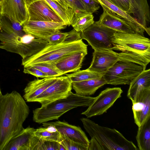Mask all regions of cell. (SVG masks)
I'll list each match as a JSON object with an SVG mask.
<instances>
[{
  "label": "cell",
  "mask_w": 150,
  "mask_h": 150,
  "mask_svg": "<svg viewBox=\"0 0 150 150\" xmlns=\"http://www.w3.org/2000/svg\"><path fill=\"white\" fill-rule=\"evenodd\" d=\"M29 108L21 94L15 91L0 98V150L24 128L23 125Z\"/></svg>",
  "instance_id": "cell-1"
},
{
  "label": "cell",
  "mask_w": 150,
  "mask_h": 150,
  "mask_svg": "<svg viewBox=\"0 0 150 150\" xmlns=\"http://www.w3.org/2000/svg\"><path fill=\"white\" fill-rule=\"evenodd\" d=\"M112 50L121 51L118 53L120 60L132 62L146 69L150 62V40L136 33L116 32L112 39Z\"/></svg>",
  "instance_id": "cell-2"
},
{
  "label": "cell",
  "mask_w": 150,
  "mask_h": 150,
  "mask_svg": "<svg viewBox=\"0 0 150 150\" xmlns=\"http://www.w3.org/2000/svg\"><path fill=\"white\" fill-rule=\"evenodd\" d=\"M94 98L71 91L67 97L49 103L33 111V120L39 124L58 120L63 114L78 107H88Z\"/></svg>",
  "instance_id": "cell-3"
},
{
  "label": "cell",
  "mask_w": 150,
  "mask_h": 150,
  "mask_svg": "<svg viewBox=\"0 0 150 150\" xmlns=\"http://www.w3.org/2000/svg\"><path fill=\"white\" fill-rule=\"evenodd\" d=\"M81 120L86 132L95 139L102 150H137L134 143L115 129L100 126L88 118Z\"/></svg>",
  "instance_id": "cell-4"
},
{
  "label": "cell",
  "mask_w": 150,
  "mask_h": 150,
  "mask_svg": "<svg viewBox=\"0 0 150 150\" xmlns=\"http://www.w3.org/2000/svg\"><path fill=\"white\" fill-rule=\"evenodd\" d=\"M0 48L17 54L24 59L38 53L48 44L45 39L25 34L20 35L14 32L0 31Z\"/></svg>",
  "instance_id": "cell-5"
},
{
  "label": "cell",
  "mask_w": 150,
  "mask_h": 150,
  "mask_svg": "<svg viewBox=\"0 0 150 150\" xmlns=\"http://www.w3.org/2000/svg\"><path fill=\"white\" fill-rule=\"evenodd\" d=\"M87 46L81 39L68 43H48L37 53L22 59L21 65L25 67L40 62L56 61L73 53L87 50Z\"/></svg>",
  "instance_id": "cell-6"
},
{
  "label": "cell",
  "mask_w": 150,
  "mask_h": 150,
  "mask_svg": "<svg viewBox=\"0 0 150 150\" xmlns=\"http://www.w3.org/2000/svg\"><path fill=\"white\" fill-rule=\"evenodd\" d=\"M144 70L141 65L132 62L120 60L103 74L106 84L129 85Z\"/></svg>",
  "instance_id": "cell-7"
},
{
  "label": "cell",
  "mask_w": 150,
  "mask_h": 150,
  "mask_svg": "<svg viewBox=\"0 0 150 150\" xmlns=\"http://www.w3.org/2000/svg\"><path fill=\"white\" fill-rule=\"evenodd\" d=\"M117 31L96 22L82 32L81 39L86 40L94 50L112 49V39Z\"/></svg>",
  "instance_id": "cell-8"
},
{
  "label": "cell",
  "mask_w": 150,
  "mask_h": 150,
  "mask_svg": "<svg viewBox=\"0 0 150 150\" xmlns=\"http://www.w3.org/2000/svg\"><path fill=\"white\" fill-rule=\"evenodd\" d=\"M122 92L121 88H107L94 97L87 109L81 114L88 118L103 114L121 96Z\"/></svg>",
  "instance_id": "cell-9"
},
{
  "label": "cell",
  "mask_w": 150,
  "mask_h": 150,
  "mask_svg": "<svg viewBox=\"0 0 150 150\" xmlns=\"http://www.w3.org/2000/svg\"><path fill=\"white\" fill-rule=\"evenodd\" d=\"M72 89V82L69 78L67 76H59L54 83L36 97L33 102H39L41 106H44L67 97Z\"/></svg>",
  "instance_id": "cell-10"
},
{
  "label": "cell",
  "mask_w": 150,
  "mask_h": 150,
  "mask_svg": "<svg viewBox=\"0 0 150 150\" xmlns=\"http://www.w3.org/2000/svg\"><path fill=\"white\" fill-rule=\"evenodd\" d=\"M67 25L64 22H58L28 20L23 25L26 34L37 38L47 40L51 35L60 31Z\"/></svg>",
  "instance_id": "cell-11"
},
{
  "label": "cell",
  "mask_w": 150,
  "mask_h": 150,
  "mask_svg": "<svg viewBox=\"0 0 150 150\" xmlns=\"http://www.w3.org/2000/svg\"><path fill=\"white\" fill-rule=\"evenodd\" d=\"M132 102L134 122L139 127L150 117V87L139 90Z\"/></svg>",
  "instance_id": "cell-12"
},
{
  "label": "cell",
  "mask_w": 150,
  "mask_h": 150,
  "mask_svg": "<svg viewBox=\"0 0 150 150\" xmlns=\"http://www.w3.org/2000/svg\"><path fill=\"white\" fill-rule=\"evenodd\" d=\"M118 53L112 49L94 50L92 61L88 68L90 71L103 75L120 60Z\"/></svg>",
  "instance_id": "cell-13"
},
{
  "label": "cell",
  "mask_w": 150,
  "mask_h": 150,
  "mask_svg": "<svg viewBox=\"0 0 150 150\" xmlns=\"http://www.w3.org/2000/svg\"><path fill=\"white\" fill-rule=\"evenodd\" d=\"M44 127L52 126L60 135L77 143L88 149L89 140L85 133L79 127L70 125L65 122L57 121L42 123Z\"/></svg>",
  "instance_id": "cell-14"
},
{
  "label": "cell",
  "mask_w": 150,
  "mask_h": 150,
  "mask_svg": "<svg viewBox=\"0 0 150 150\" xmlns=\"http://www.w3.org/2000/svg\"><path fill=\"white\" fill-rule=\"evenodd\" d=\"M1 13L22 25L28 19L27 8L23 0H1Z\"/></svg>",
  "instance_id": "cell-15"
},
{
  "label": "cell",
  "mask_w": 150,
  "mask_h": 150,
  "mask_svg": "<svg viewBox=\"0 0 150 150\" xmlns=\"http://www.w3.org/2000/svg\"><path fill=\"white\" fill-rule=\"evenodd\" d=\"M28 20L63 22L45 0L35 1L27 7Z\"/></svg>",
  "instance_id": "cell-16"
},
{
  "label": "cell",
  "mask_w": 150,
  "mask_h": 150,
  "mask_svg": "<svg viewBox=\"0 0 150 150\" xmlns=\"http://www.w3.org/2000/svg\"><path fill=\"white\" fill-rule=\"evenodd\" d=\"M102 7L103 12L98 21H96L98 25L113 29L117 32L133 33L134 32L129 23L125 19L118 16L108 9Z\"/></svg>",
  "instance_id": "cell-17"
},
{
  "label": "cell",
  "mask_w": 150,
  "mask_h": 150,
  "mask_svg": "<svg viewBox=\"0 0 150 150\" xmlns=\"http://www.w3.org/2000/svg\"><path fill=\"white\" fill-rule=\"evenodd\" d=\"M87 53V50L73 53L54 61L55 65L63 74L76 72L81 68L82 63Z\"/></svg>",
  "instance_id": "cell-18"
},
{
  "label": "cell",
  "mask_w": 150,
  "mask_h": 150,
  "mask_svg": "<svg viewBox=\"0 0 150 150\" xmlns=\"http://www.w3.org/2000/svg\"><path fill=\"white\" fill-rule=\"evenodd\" d=\"M129 8L127 13L134 17L150 35V29L147 24L150 22V9L147 0H129Z\"/></svg>",
  "instance_id": "cell-19"
},
{
  "label": "cell",
  "mask_w": 150,
  "mask_h": 150,
  "mask_svg": "<svg viewBox=\"0 0 150 150\" xmlns=\"http://www.w3.org/2000/svg\"><path fill=\"white\" fill-rule=\"evenodd\" d=\"M58 77L35 79L30 81L24 90L23 97L27 102H33L34 99L54 83Z\"/></svg>",
  "instance_id": "cell-20"
},
{
  "label": "cell",
  "mask_w": 150,
  "mask_h": 150,
  "mask_svg": "<svg viewBox=\"0 0 150 150\" xmlns=\"http://www.w3.org/2000/svg\"><path fill=\"white\" fill-rule=\"evenodd\" d=\"M35 129L29 126L23 128L9 142L3 150H29Z\"/></svg>",
  "instance_id": "cell-21"
},
{
  "label": "cell",
  "mask_w": 150,
  "mask_h": 150,
  "mask_svg": "<svg viewBox=\"0 0 150 150\" xmlns=\"http://www.w3.org/2000/svg\"><path fill=\"white\" fill-rule=\"evenodd\" d=\"M106 84L103 76L98 78L72 83V88L75 93L85 96L94 94L98 89Z\"/></svg>",
  "instance_id": "cell-22"
},
{
  "label": "cell",
  "mask_w": 150,
  "mask_h": 150,
  "mask_svg": "<svg viewBox=\"0 0 150 150\" xmlns=\"http://www.w3.org/2000/svg\"><path fill=\"white\" fill-rule=\"evenodd\" d=\"M99 4L110 10L118 16L125 19L135 32L144 36L145 28L131 15L115 5L108 0H97Z\"/></svg>",
  "instance_id": "cell-23"
},
{
  "label": "cell",
  "mask_w": 150,
  "mask_h": 150,
  "mask_svg": "<svg viewBox=\"0 0 150 150\" xmlns=\"http://www.w3.org/2000/svg\"><path fill=\"white\" fill-rule=\"evenodd\" d=\"M129 85L127 96L132 101L139 90L143 87H150V69L144 70Z\"/></svg>",
  "instance_id": "cell-24"
},
{
  "label": "cell",
  "mask_w": 150,
  "mask_h": 150,
  "mask_svg": "<svg viewBox=\"0 0 150 150\" xmlns=\"http://www.w3.org/2000/svg\"><path fill=\"white\" fill-rule=\"evenodd\" d=\"M92 13L88 12L74 13L71 25L73 29L81 33L94 22Z\"/></svg>",
  "instance_id": "cell-25"
},
{
  "label": "cell",
  "mask_w": 150,
  "mask_h": 150,
  "mask_svg": "<svg viewBox=\"0 0 150 150\" xmlns=\"http://www.w3.org/2000/svg\"><path fill=\"white\" fill-rule=\"evenodd\" d=\"M136 139L139 150H150V117L138 127Z\"/></svg>",
  "instance_id": "cell-26"
},
{
  "label": "cell",
  "mask_w": 150,
  "mask_h": 150,
  "mask_svg": "<svg viewBox=\"0 0 150 150\" xmlns=\"http://www.w3.org/2000/svg\"><path fill=\"white\" fill-rule=\"evenodd\" d=\"M81 39V33L73 29L67 32L60 31L54 33L48 38V43L51 44L68 43Z\"/></svg>",
  "instance_id": "cell-27"
},
{
  "label": "cell",
  "mask_w": 150,
  "mask_h": 150,
  "mask_svg": "<svg viewBox=\"0 0 150 150\" xmlns=\"http://www.w3.org/2000/svg\"><path fill=\"white\" fill-rule=\"evenodd\" d=\"M67 26L71 25L74 12L71 8H66L53 0H45Z\"/></svg>",
  "instance_id": "cell-28"
},
{
  "label": "cell",
  "mask_w": 150,
  "mask_h": 150,
  "mask_svg": "<svg viewBox=\"0 0 150 150\" xmlns=\"http://www.w3.org/2000/svg\"><path fill=\"white\" fill-rule=\"evenodd\" d=\"M29 150H59V142L45 140L34 134L30 141Z\"/></svg>",
  "instance_id": "cell-29"
},
{
  "label": "cell",
  "mask_w": 150,
  "mask_h": 150,
  "mask_svg": "<svg viewBox=\"0 0 150 150\" xmlns=\"http://www.w3.org/2000/svg\"><path fill=\"white\" fill-rule=\"evenodd\" d=\"M34 134L45 140L59 142L60 134L52 126L38 128L35 129Z\"/></svg>",
  "instance_id": "cell-30"
},
{
  "label": "cell",
  "mask_w": 150,
  "mask_h": 150,
  "mask_svg": "<svg viewBox=\"0 0 150 150\" xmlns=\"http://www.w3.org/2000/svg\"><path fill=\"white\" fill-rule=\"evenodd\" d=\"M66 76L72 83L99 78L102 75L91 71L87 69L79 70L70 74H66Z\"/></svg>",
  "instance_id": "cell-31"
},
{
  "label": "cell",
  "mask_w": 150,
  "mask_h": 150,
  "mask_svg": "<svg viewBox=\"0 0 150 150\" xmlns=\"http://www.w3.org/2000/svg\"><path fill=\"white\" fill-rule=\"evenodd\" d=\"M30 66L40 70L49 77H58L64 75L56 68L54 62H40Z\"/></svg>",
  "instance_id": "cell-32"
},
{
  "label": "cell",
  "mask_w": 150,
  "mask_h": 150,
  "mask_svg": "<svg viewBox=\"0 0 150 150\" xmlns=\"http://www.w3.org/2000/svg\"><path fill=\"white\" fill-rule=\"evenodd\" d=\"M59 142L64 146L66 150H88L80 144L61 135Z\"/></svg>",
  "instance_id": "cell-33"
},
{
  "label": "cell",
  "mask_w": 150,
  "mask_h": 150,
  "mask_svg": "<svg viewBox=\"0 0 150 150\" xmlns=\"http://www.w3.org/2000/svg\"><path fill=\"white\" fill-rule=\"evenodd\" d=\"M85 6L87 12L92 13L100 8L99 4L97 0H80Z\"/></svg>",
  "instance_id": "cell-34"
},
{
  "label": "cell",
  "mask_w": 150,
  "mask_h": 150,
  "mask_svg": "<svg viewBox=\"0 0 150 150\" xmlns=\"http://www.w3.org/2000/svg\"><path fill=\"white\" fill-rule=\"evenodd\" d=\"M23 72L25 74L32 75L38 78L40 77L43 79L49 77L40 70L31 66L24 67Z\"/></svg>",
  "instance_id": "cell-35"
},
{
  "label": "cell",
  "mask_w": 150,
  "mask_h": 150,
  "mask_svg": "<svg viewBox=\"0 0 150 150\" xmlns=\"http://www.w3.org/2000/svg\"><path fill=\"white\" fill-rule=\"evenodd\" d=\"M68 0L74 13L87 12L84 5L80 0Z\"/></svg>",
  "instance_id": "cell-36"
},
{
  "label": "cell",
  "mask_w": 150,
  "mask_h": 150,
  "mask_svg": "<svg viewBox=\"0 0 150 150\" xmlns=\"http://www.w3.org/2000/svg\"><path fill=\"white\" fill-rule=\"evenodd\" d=\"M110 2L127 13L129 8V0H108Z\"/></svg>",
  "instance_id": "cell-37"
},
{
  "label": "cell",
  "mask_w": 150,
  "mask_h": 150,
  "mask_svg": "<svg viewBox=\"0 0 150 150\" xmlns=\"http://www.w3.org/2000/svg\"><path fill=\"white\" fill-rule=\"evenodd\" d=\"M102 150L101 147L96 140L93 137H91L88 146V150Z\"/></svg>",
  "instance_id": "cell-38"
},
{
  "label": "cell",
  "mask_w": 150,
  "mask_h": 150,
  "mask_svg": "<svg viewBox=\"0 0 150 150\" xmlns=\"http://www.w3.org/2000/svg\"><path fill=\"white\" fill-rule=\"evenodd\" d=\"M26 5L27 7L28 6L32 3L39 0H23Z\"/></svg>",
  "instance_id": "cell-39"
},
{
  "label": "cell",
  "mask_w": 150,
  "mask_h": 150,
  "mask_svg": "<svg viewBox=\"0 0 150 150\" xmlns=\"http://www.w3.org/2000/svg\"><path fill=\"white\" fill-rule=\"evenodd\" d=\"M64 4L67 8H71L69 4L68 0H62Z\"/></svg>",
  "instance_id": "cell-40"
},
{
  "label": "cell",
  "mask_w": 150,
  "mask_h": 150,
  "mask_svg": "<svg viewBox=\"0 0 150 150\" xmlns=\"http://www.w3.org/2000/svg\"><path fill=\"white\" fill-rule=\"evenodd\" d=\"M53 0L55 1L56 2H57L59 4H60L61 5L63 6L64 7L66 8H67L66 7V6L64 4V3H63V2L62 1V0Z\"/></svg>",
  "instance_id": "cell-41"
},
{
  "label": "cell",
  "mask_w": 150,
  "mask_h": 150,
  "mask_svg": "<svg viewBox=\"0 0 150 150\" xmlns=\"http://www.w3.org/2000/svg\"><path fill=\"white\" fill-rule=\"evenodd\" d=\"M2 16L1 13V1H0V31L1 29V18Z\"/></svg>",
  "instance_id": "cell-42"
},
{
  "label": "cell",
  "mask_w": 150,
  "mask_h": 150,
  "mask_svg": "<svg viewBox=\"0 0 150 150\" xmlns=\"http://www.w3.org/2000/svg\"><path fill=\"white\" fill-rule=\"evenodd\" d=\"M2 96V93H1V90L0 89V98L1 97V96Z\"/></svg>",
  "instance_id": "cell-43"
},
{
  "label": "cell",
  "mask_w": 150,
  "mask_h": 150,
  "mask_svg": "<svg viewBox=\"0 0 150 150\" xmlns=\"http://www.w3.org/2000/svg\"><path fill=\"white\" fill-rule=\"evenodd\" d=\"M1 0H0V1H1Z\"/></svg>",
  "instance_id": "cell-44"
}]
</instances>
